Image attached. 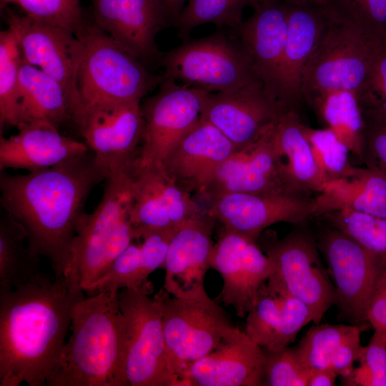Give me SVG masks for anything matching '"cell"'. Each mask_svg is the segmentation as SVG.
Segmentation results:
<instances>
[{
    "instance_id": "9c48e42d",
    "label": "cell",
    "mask_w": 386,
    "mask_h": 386,
    "mask_svg": "<svg viewBox=\"0 0 386 386\" xmlns=\"http://www.w3.org/2000/svg\"><path fill=\"white\" fill-rule=\"evenodd\" d=\"M148 280L119 291L125 323V370L129 386H177L171 372L162 315Z\"/></svg>"
},
{
    "instance_id": "8d00e7d4",
    "label": "cell",
    "mask_w": 386,
    "mask_h": 386,
    "mask_svg": "<svg viewBox=\"0 0 386 386\" xmlns=\"http://www.w3.org/2000/svg\"><path fill=\"white\" fill-rule=\"evenodd\" d=\"M302 129L324 184L340 178L351 168L350 149L332 130L326 127L314 129L304 123Z\"/></svg>"
},
{
    "instance_id": "9a60e30c",
    "label": "cell",
    "mask_w": 386,
    "mask_h": 386,
    "mask_svg": "<svg viewBox=\"0 0 386 386\" xmlns=\"http://www.w3.org/2000/svg\"><path fill=\"white\" fill-rule=\"evenodd\" d=\"M315 207V197L233 192L210 201L205 212L220 222L224 230L257 242L262 232L274 224H305L314 217Z\"/></svg>"
},
{
    "instance_id": "cb8c5ba5",
    "label": "cell",
    "mask_w": 386,
    "mask_h": 386,
    "mask_svg": "<svg viewBox=\"0 0 386 386\" xmlns=\"http://www.w3.org/2000/svg\"><path fill=\"white\" fill-rule=\"evenodd\" d=\"M311 321L308 307L272 274L258 290L246 316L244 332L263 349L274 351L295 342L300 330Z\"/></svg>"
},
{
    "instance_id": "30bf717a",
    "label": "cell",
    "mask_w": 386,
    "mask_h": 386,
    "mask_svg": "<svg viewBox=\"0 0 386 386\" xmlns=\"http://www.w3.org/2000/svg\"><path fill=\"white\" fill-rule=\"evenodd\" d=\"M277 268L273 276L293 297L310 309L312 322L320 324L326 312L337 303L335 289L321 261L317 239L303 225L286 236L261 234L257 241Z\"/></svg>"
},
{
    "instance_id": "d4e9b609",
    "label": "cell",
    "mask_w": 386,
    "mask_h": 386,
    "mask_svg": "<svg viewBox=\"0 0 386 386\" xmlns=\"http://www.w3.org/2000/svg\"><path fill=\"white\" fill-rule=\"evenodd\" d=\"M253 10L252 15L235 31L251 59L256 78L279 102V76L288 29L287 6L282 2L264 3Z\"/></svg>"
},
{
    "instance_id": "3957f363",
    "label": "cell",
    "mask_w": 386,
    "mask_h": 386,
    "mask_svg": "<svg viewBox=\"0 0 386 386\" xmlns=\"http://www.w3.org/2000/svg\"><path fill=\"white\" fill-rule=\"evenodd\" d=\"M70 329L49 386H128L125 323L119 291L85 295L74 306Z\"/></svg>"
},
{
    "instance_id": "836d02e7",
    "label": "cell",
    "mask_w": 386,
    "mask_h": 386,
    "mask_svg": "<svg viewBox=\"0 0 386 386\" xmlns=\"http://www.w3.org/2000/svg\"><path fill=\"white\" fill-rule=\"evenodd\" d=\"M360 326L316 324L294 347L301 362L310 372L331 368L345 342Z\"/></svg>"
},
{
    "instance_id": "7c38bea8",
    "label": "cell",
    "mask_w": 386,
    "mask_h": 386,
    "mask_svg": "<svg viewBox=\"0 0 386 386\" xmlns=\"http://www.w3.org/2000/svg\"><path fill=\"white\" fill-rule=\"evenodd\" d=\"M335 289L339 317L351 325L367 322L376 278L385 265L359 243L330 225L317 239Z\"/></svg>"
},
{
    "instance_id": "ba28073f",
    "label": "cell",
    "mask_w": 386,
    "mask_h": 386,
    "mask_svg": "<svg viewBox=\"0 0 386 386\" xmlns=\"http://www.w3.org/2000/svg\"><path fill=\"white\" fill-rule=\"evenodd\" d=\"M154 297L162 312L169 367L180 385V375L237 327L207 292L179 298L162 287Z\"/></svg>"
},
{
    "instance_id": "2e32d148",
    "label": "cell",
    "mask_w": 386,
    "mask_h": 386,
    "mask_svg": "<svg viewBox=\"0 0 386 386\" xmlns=\"http://www.w3.org/2000/svg\"><path fill=\"white\" fill-rule=\"evenodd\" d=\"M274 122L253 142L236 149L221 164L202 198L210 202L233 192L302 195L290 184L274 147Z\"/></svg>"
},
{
    "instance_id": "83f0119b",
    "label": "cell",
    "mask_w": 386,
    "mask_h": 386,
    "mask_svg": "<svg viewBox=\"0 0 386 386\" xmlns=\"http://www.w3.org/2000/svg\"><path fill=\"white\" fill-rule=\"evenodd\" d=\"M315 199L314 217L350 210L386 218V174L352 165L340 178L324 184Z\"/></svg>"
},
{
    "instance_id": "bcb514c9",
    "label": "cell",
    "mask_w": 386,
    "mask_h": 386,
    "mask_svg": "<svg viewBox=\"0 0 386 386\" xmlns=\"http://www.w3.org/2000/svg\"><path fill=\"white\" fill-rule=\"evenodd\" d=\"M337 376L331 368L313 370L310 374L307 386H333Z\"/></svg>"
},
{
    "instance_id": "484cf974",
    "label": "cell",
    "mask_w": 386,
    "mask_h": 386,
    "mask_svg": "<svg viewBox=\"0 0 386 386\" xmlns=\"http://www.w3.org/2000/svg\"><path fill=\"white\" fill-rule=\"evenodd\" d=\"M288 29L279 84V101L286 109H298L303 102L305 68L327 23L326 6L288 5Z\"/></svg>"
},
{
    "instance_id": "277c9868",
    "label": "cell",
    "mask_w": 386,
    "mask_h": 386,
    "mask_svg": "<svg viewBox=\"0 0 386 386\" xmlns=\"http://www.w3.org/2000/svg\"><path fill=\"white\" fill-rule=\"evenodd\" d=\"M133 169L110 174L94 211L76 225L64 277L74 291L84 292L101 277L135 239L129 221Z\"/></svg>"
},
{
    "instance_id": "5b68a950",
    "label": "cell",
    "mask_w": 386,
    "mask_h": 386,
    "mask_svg": "<svg viewBox=\"0 0 386 386\" xmlns=\"http://www.w3.org/2000/svg\"><path fill=\"white\" fill-rule=\"evenodd\" d=\"M75 34L84 50L77 76L79 104L71 113L84 106L141 102L164 79L148 71L94 21L84 20Z\"/></svg>"
},
{
    "instance_id": "c3c4849f",
    "label": "cell",
    "mask_w": 386,
    "mask_h": 386,
    "mask_svg": "<svg viewBox=\"0 0 386 386\" xmlns=\"http://www.w3.org/2000/svg\"><path fill=\"white\" fill-rule=\"evenodd\" d=\"M259 5L264 3L272 2H282L288 5L312 4L317 6H326L327 4V0H259Z\"/></svg>"
},
{
    "instance_id": "f6af8a7d",
    "label": "cell",
    "mask_w": 386,
    "mask_h": 386,
    "mask_svg": "<svg viewBox=\"0 0 386 386\" xmlns=\"http://www.w3.org/2000/svg\"><path fill=\"white\" fill-rule=\"evenodd\" d=\"M367 322L374 330L386 332V266L376 278L367 310Z\"/></svg>"
},
{
    "instance_id": "f35d334b",
    "label": "cell",
    "mask_w": 386,
    "mask_h": 386,
    "mask_svg": "<svg viewBox=\"0 0 386 386\" xmlns=\"http://www.w3.org/2000/svg\"><path fill=\"white\" fill-rule=\"evenodd\" d=\"M9 4L19 6L36 21L60 26L76 33L84 19L79 0H0L1 9Z\"/></svg>"
},
{
    "instance_id": "d590c367",
    "label": "cell",
    "mask_w": 386,
    "mask_h": 386,
    "mask_svg": "<svg viewBox=\"0 0 386 386\" xmlns=\"http://www.w3.org/2000/svg\"><path fill=\"white\" fill-rule=\"evenodd\" d=\"M320 217L350 236L386 266V218L350 210L331 212Z\"/></svg>"
},
{
    "instance_id": "7a4b0ae2",
    "label": "cell",
    "mask_w": 386,
    "mask_h": 386,
    "mask_svg": "<svg viewBox=\"0 0 386 386\" xmlns=\"http://www.w3.org/2000/svg\"><path fill=\"white\" fill-rule=\"evenodd\" d=\"M85 295L64 277L40 272L0 291V386L46 385L66 343L73 307Z\"/></svg>"
},
{
    "instance_id": "b9f144b4",
    "label": "cell",
    "mask_w": 386,
    "mask_h": 386,
    "mask_svg": "<svg viewBox=\"0 0 386 386\" xmlns=\"http://www.w3.org/2000/svg\"><path fill=\"white\" fill-rule=\"evenodd\" d=\"M336 14L386 36V0H327Z\"/></svg>"
},
{
    "instance_id": "d6a6232c",
    "label": "cell",
    "mask_w": 386,
    "mask_h": 386,
    "mask_svg": "<svg viewBox=\"0 0 386 386\" xmlns=\"http://www.w3.org/2000/svg\"><path fill=\"white\" fill-rule=\"evenodd\" d=\"M174 26L177 35L187 39L191 31L205 24H213L218 28L228 27L234 31L242 25L245 7L255 9L259 0H188Z\"/></svg>"
},
{
    "instance_id": "4fadbf2b",
    "label": "cell",
    "mask_w": 386,
    "mask_h": 386,
    "mask_svg": "<svg viewBox=\"0 0 386 386\" xmlns=\"http://www.w3.org/2000/svg\"><path fill=\"white\" fill-rule=\"evenodd\" d=\"M158 86L157 92L141 104L144 129L135 167L163 163L199 120L209 93L164 76Z\"/></svg>"
},
{
    "instance_id": "74e56055",
    "label": "cell",
    "mask_w": 386,
    "mask_h": 386,
    "mask_svg": "<svg viewBox=\"0 0 386 386\" xmlns=\"http://www.w3.org/2000/svg\"><path fill=\"white\" fill-rule=\"evenodd\" d=\"M140 244L132 242L112 263L106 272L84 291L86 296L107 290L136 288L147 282Z\"/></svg>"
},
{
    "instance_id": "60d3db41",
    "label": "cell",
    "mask_w": 386,
    "mask_h": 386,
    "mask_svg": "<svg viewBox=\"0 0 386 386\" xmlns=\"http://www.w3.org/2000/svg\"><path fill=\"white\" fill-rule=\"evenodd\" d=\"M264 351L263 385L307 386L310 372L301 362L295 347Z\"/></svg>"
},
{
    "instance_id": "e575fe53",
    "label": "cell",
    "mask_w": 386,
    "mask_h": 386,
    "mask_svg": "<svg viewBox=\"0 0 386 386\" xmlns=\"http://www.w3.org/2000/svg\"><path fill=\"white\" fill-rule=\"evenodd\" d=\"M21 56L9 27L0 32V128L19 124V76Z\"/></svg>"
},
{
    "instance_id": "f1b7e54d",
    "label": "cell",
    "mask_w": 386,
    "mask_h": 386,
    "mask_svg": "<svg viewBox=\"0 0 386 386\" xmlns=\"http://www.w3.org/2000/svg\"><path fill=\"white\" fill-rule=\"evenodd\" d=\"M297 109H286L274 122L272 140L287 179L299 194L315 197L324 184Z\"/></svg>"
},
{
    "instance_id": "ab89813d",
    "label": "cell",
    "mask_w": 386,
    "mask_h": 386,
    "mask_svg": "<svg viewBox=\"0 0 386 386\" xmlns=\"http://www.w3.org/2000/svg\"><path fill=\"white\" fill-rule=\"evenodd\" d=\"M351 374L342 380L345 385L386 386V332L374 330L369 343L362 346Z\"/></svg>"
},
{
    "instance_id": "4316f807",
    "label": "cell",
    "mask_w": 386,
    "mask_h": 386,
    "mask_svg": "<svg viewBox=\"0 0 386 386\" xmlns=\"http://www.w3.org/2000/svg\"><path fill=\"white\" fill-rule=\"evenodd\" d=\"M16 128V134L0 137V171H39L90 149L84 142L62 135L48 124L23 123Z\"/></svg>"
},
{
    "instance_id": "44dd1931",
    "label": "cell",
    "mask_w": 386,
    "mask_h": 386,
    "mask_svg": "<svg viewBox=\"0 0 386 386\" xmlns=\"http://www.w3.org/2000/svg\"><path fill=\"white\" fill-rule=\"evenodd\" d=\"M236 149L227 137L200 117L162 165L181 189L202 197L221 164Z\"/></svg>"
},
{
    "instance_id": "52a82bcc",
    "label": "cell",
    "mask_w": 386,
    "mask_h": 386,
    "mask_svg": "<svg viewBox=\"0 0 386 386\" xmlns=\"http://www.w3.org/2000/svg\"><path fill=\"white\" fill-rule=\"evenodd\" d=\"M165 78L209 93L237 90L259 81L251 59L238 36L218 31L162 54Z\"/></svg>"
},
{
    "instance_id": "8992f818",
    "label": "cell",
    "mask_w": 386,
    "mask_h": 386,
    "mask_svg": "<svg viewBox=\"0 0 386 386\" xmlns=\"http://www.w3.org/2000/svg\"><path fill=\"white\" fill-rule=\"evenodd\" d=\"M325 31L304 70L302 97L332 90L355 94L386 46V36L334 13L327 5Z\"/></svg>"
},
{
    "instance_id": "603a6c76",
    "label": "cell",
    "mask_w": 386,
    "mask_h": 386,
    "mask_svg": "<svg viewBox=\"0 0 386 386\" xmlns=\"http://www.w3.org/2000/svg\"><path fill=\"white\" fill-rule=\"evenodd\" d=\"M215 220L202 212L181 224L169 245L163 288L174 297L187 298L204 292L210 267Z\"/></svg>"
},
{
    "instance_id": "8fae6325",
    "label": "cell",
    "mask_w": 386,
    "mask_h": 386,
    "mask_svg": "<svg viewBox=\"0 0 386 386\" xmlns=\"http://www.w3.org/2000/svg\"><path fill=\"white\" fill-rule=\"evenodd\" d=\"M70 120L110 174L133 168L144 136L141 102L80 107Z\"/></svg>"
},
{
    "instance_id": "ee69618b",
    "label": "cell",
    "mask_w": 386,
    "mask_h": 386,
    "mask_svg": "<svg viewBox=\"0 0 386 386\" xmlns=\"http://www.w3.org/2000/svg\"><path fill=\"white\" fill-rule=\"evenodd\" d=\"M356 96L362 114H386V46Z\"/></svg>"
},
{
    "instance_id": "4dcf8cb0",
    "label": "cell",
    "mask_w": 386,
    "mask_h": 386,
    "mask_svg": "<svg viewBox=\"0 0 386 386\" xmlns=\"http://www.w3.org/2000/svg\"><path fill=\"white\" fill-rule=\"evenodd\" d=\"M305 102L324 127L332 130L361 162L363 118L356 94L349 90H332L312 95Z\"/></svg>"
},
{
    "instance_id": "7dc6e473",
    "label": "cell",
    "mask_w": 386,
    "mask_h": 386,
    "mask_svg": "<svg viewBox=\"0 0 386 386\" xmlns=\"http://www.w3.org/2000/svg\"><path fill=\"white\" fill-rule=\"evenodd\" d=\"M187 1L188 0H163L172 17L173 26L177 21Z\"/></svg>"
},
{
    "instance_id": "6da1fadb",
    "label": "cell",
    "mask_w": 386,
    "mask_h": 386,
    "mask_svg": "<svg viewBox=\"0 0 386 386\" xmlns=\"http://www.w3.org/2000/svg\"><path fill=\"white\" fill-rule=\"evenodd\" d=\"M0 172L3 210L26 231L31 252L49 261L55 277H64L87 198L110 172L91 149L39 171Z\"/></svg>"
},
{
    "instance_id": "1f68e13d",
    "label": "cell",
    "mask_w": 386,
    "mask_h": 386,
    "mask_svg": "<svg viewBox=\"0 0 386 386\" xmlns=\"http://www.w3.org/2000/svg\"><path fill=\"white\" fill-rule=\"evenodd\" d=\"M0 217V291L29 281L38 271L39 257L32 254L24 227L5 211Z\"/></svg>"
},
{
    "instance_id": "ffe728a7",
    "label": "cell",
    "mask_w": 386,
    "mask_h": 386,
    "mask_svg": "<svg viewBox=\"0 0 386 386\" xmlns=\"http://www.w3.org/2000/svg\"><path fill=\"white\" fill-rule=\"evenodd\" d=\"M286 109L256 81L235 91L208 93L201 117L219 129L238 149L256 139Z\"/></svg>"
},
{
    "instance_id": "d6986e66",
    "label": "cell",
    "mask_w": 386,
    "mask_h": 386,
    "mask_svg": "<svg viewBox=\"0 0 386 386\" xmlns=\"http://www.w3.org/2000/svg\"><path fill=\"white\" fill-rule=\"evenodd\" d=\"M94 22L143 64L159 59L156 36L173 25L163 0H91Z\"/></svg>"
},
{
    "instance_id": "7bdbcfd3",
    "label": "cell",
    "mask_w": 386,
    "mask_h": 386,
    "mask_svg": "<svg viewBox=\"0 0 386 386\" xmlns=\"http://www.w3.org/2000/svg\"><path fill=\"white\" fill-rule=\"evenodd\" d=\"M361 162L386 174V114H362Z\"/></svg>"
},
{
    "instance_id": "e0dca14e",
    "label": "cell",
    "mask_w": 386,
    "mask_h": 386,
    "mask_svg": "<svg viewBox=\"0 0 386 386\" xmlns=\"http://www.w3.org/2000/svg\"><path fill=\"white\" fill-rule=\"evenodd\" d=\"M210 267L223 280L217 300L233 307L242 318L252 307L261 285L277 271L257 242L224 229L213 245Z\"/></svg>"
},
{
    "instance_id": "5bb4252c",
    "label": "cell",
    "mask_w": 386,
    "mask_h": 386,
    "mask_svg": "<svg viewBox=\"0 0 386 386\" xmlns=\"http://www.w3.org/2000/svg\"><path fill=\"white\" fill-rule=\"evenodd\" d=\"M2 9L8 27L16 37L21 61L39 68L61 84L71 114L79 104L77 76L84 50L81 41L66 29L20 16L8 6Z\"/></svg>"
},
{
    "instance_id": "7402d4cb",
    "label": "cell",
    "mask_w": 386,
    "mask_h": 386,
    "mask_svg": "<svg viewBox=\"0 0 386 386\" xmlns=\"http://www.w3.org/2000/svg\"><path fill=\"white\" fill-rule=\"evenodd\" d=\"M264 363V349L237 327L180 375V385H263Z\"/></svg>"
},
{
    "instance_id": "f546056e",
    "label": "cell",
    "mask_w": 386,
    "mask_h": 386,
    "mask_svg": "<svg viewBox=\"0 0 386 386\" xmlns=\"http://www.w3.org/2000/svg\"><path fill=\"white\" fill-rule=\"evenodd\" d=\"M18 90V126L44 123L59 129L70 120L68 98L61 84L42 70L22 61Z\"/></svg>"
},
{
    "instance_id": "ac0fdd59",
    "label": "cell",
    "mask_w": 386,
    "mask_h": 386,
    "mask_svg": "<svg viewBox=\"0 0 386 386\" xmlns=\"http://www.w3.org/2000/svg\"><path fill=\"white\" fill-rule=\"evenodd\" d=\"M202 212L191 194L172 181L162 164L133 167L129 221L135 239L149 231L177 227Z\"/></svg>"
}]
</instances>
